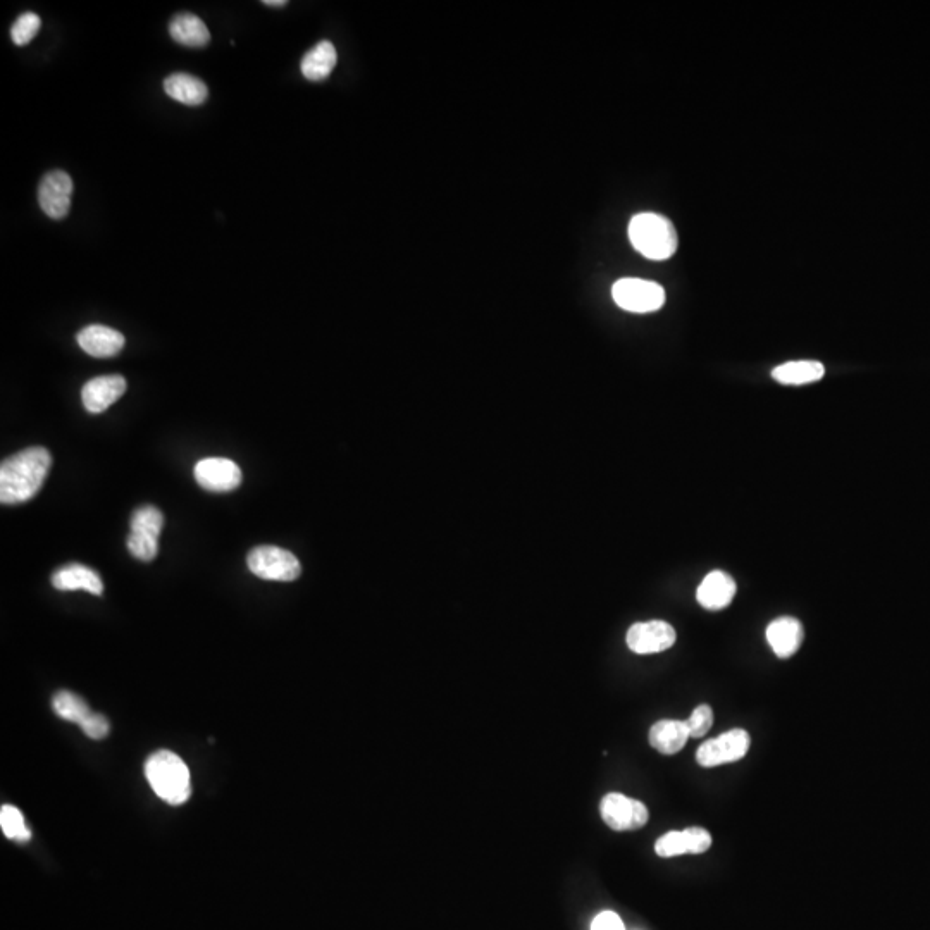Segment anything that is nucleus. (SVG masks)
<instances>
[{"mask_svg":"<svg viewBox=\"0 0 930 930\" xmlns=\"http://www.w3.org/2000/svg\"><path fill=\"white\" fill-rule=\"evenodd\" d=\"M49 450L31 447L14 453L0 465V502L4 505L25 503L37 495L50 471Z\"/></svg>","mask_w":930,"mask_h":930,"instance_id":"nucleus-1","label":"nucleus"},{"mask_svg":"<svg viewBox=\"0 0 930 930\" xmlns=\"http://www.w3.org/2000/svg\"><path fill=\"white\" fill-rule=\"evenodd\" d=\"M145 775L154 793L169 805H183L192 794L190 770L173 751H157L145 763Z\"/></svg>","mask_w":930,"mask_h":930,"instance_id":"nucleus-2","label":"nucleus"},{"mask_svg":"<svg viewBox=\"0 0 930 930\" xmlns=\"http://www.w3.org/2000/svg\"><path fill=\"white\" fill-rule=\"evenodd\" d=\"M629 240L639 254L651 261H665L676 254L677 233L667 217L641 212L629 223Z\"/></svg>","mask_w":930,"mask_h":930,"instance_id":"nucleus-3","label":"nucleus"},{"mask_svg":"<svg viewBox=\"0 0 930 930\" xmlns=\"http://www.w3.org/2000/svg\"><path fill=\"white\" fill-rule=\"evenodd\" d=\"M247 565L252 574L266 581L290 583L302 572L298 558L279 546H257L248 553Z\"/></svg>","mask_w":930,"mask_h":930,"instance_id":"nucleus-4","label":"nucleus"},{"mask_svg":"<svg viewBox=\"0 0 930 930\" xmlns=\"http://www.w3.org/2000/svg\"><path fill=\"white\" fill-rule=\"evenodd\" d=\"M612 297L620 309L636 314H646L662 309L665 304V290L655 281L639 278L619 279L612 286Z\"/></svg>","mask_w":930,"mask_h":930,"instance_id":"nucleus-5","label":"nucleus"},{"mask_svg":"<svg viewBox=\"0 0 930 930\" xmlns=\"http://www.w3.org/2000/svg\"><path fill=\"white\" fill-rule=\"evenodd\" d=\"M750 743L748 732L744 729H732V731L720 734L719 738L710 739L701 744L696 751V762L707 769L739 762L746 757V753L750 750Z\"/></svg>","mask_w":930,"mask_h":930,"instance_id":"nucleus-6","label":"nucleus"},{"mask_svg":"<svg viewBox=\"0 0 930 930\" xmlns=\"http://www.w3.org/2000/svg\"><path fill=\"white\" fill-rule=\"evenodd\" d=\"M600 813L603 822L619 832L638 831L650 819L645 803L620 793H608L600 803Z\"/></svg>","mask_w":930,"mask_h":930,"instance_id":"nucleus-7","label":"nucleus"},{"mask_svg":"<svg viewBox=\"0 0 930 930\" xmlns=\"http://www.w3.org/2000/svg\"><path fill=\"white\" fill-rule=\"evenodd\" d=\"M73 190V180L66 171H50L38 186V204L50 219H64L71 209Z\"/></svg>","mask_w":930,"mask_h":930,"instance_id":"nucleus-8","label":"nucleus"},{"mask_svg":"<svg viewBox=\"0 0 930 930\" xmlns=\"http://www.w3.org/2000/svg\"><path fill=\"white\" fill-rule=\"evenodd\" d=\"M676 629L665 620L638 622L627 631L626 641L629 650L638 655H651L669 650L676 643Z\"/></svg>","mask_w":930,"mask_h":930,"instance_id":"nucleus-9","label":"nucleus"},{"mask_svg":"<svg viewBox=\"0 0 930 930\" xmlns=\"http://www.w3.org/2000/svg\"><path fill=\"white\" fill-rule=\"evenodd\" d=\"M195 479L204 490L224 493L242 484V469L233 460L212 457L195 465Z\"/></svg>","mask_w":930,"mask_h":930,"instance_id":"nucleus-10","label":"nucleus"},{"mask_svg":"<svg viewBox=\"0 0 930 930\" xmlns=\"http://www.w3.org/2000/svg\"><path fill=\"white\" fill-rule=\"evenodd\" d=\"M712 836L710 832L701 827H689L684 831L667 832L658 837L655 843V853L662 858H672L681 855H701L710 850Z\"/></svg>","mask_w":930,"mask_h":930,"instance_id":"nucleus-11","label":"nucleus"},{"mask_svg":"<svg viewBox=\"0 0 930 930\" xmlns=\"http://www.w3.org/2000/svg\"><path fill=\"white\" fill-rule=\"evenodd\" d=\"M126 391V379L118 374L100 376L88 381L81 390V400L90 414H100L118 402Z\"/></svg>","mask_w":930,"mask_h":930,"instance_id":"nucleus-12","label":"nucleus"},{"mask_svg":"<svg viewBox=\"0 0 930 930\" xmlns=\"http://www.w3.org/2000/svg\"><path fill=\"white\" fill-rule=\"evenodd\" d=\"M76 340L88 355L97 357V359L114 357L124 347V336L116 329L102 326V324H90L87 328L81 329Z\"/></svg>","mask_w":930,"mask_h":930,"instance_id":"nucleus-13","label":"nucleus"},{"mask_svg":"<svg viewBox=\"0 0 930 930\" xmlns=\"http://www.w3.org/2000/svg\"><path fill=\"white\" fill-rule=\"evenodd\" d=\"M803 638V626L794 617H779L767 627V641L779 658L793 657L800 650Z\"/></svg>","mask_w":930,"mask_h":930,"instance_id":"nucleus-14","label":"nucleus"},{"mask_svg":"<svg viewBox=\"0 0 930 930\" xmlns=\"http://www.w3.org/2000/svg\"><path fill=\"white\" fill-rule=\"evenodd\" d=\"M736 595V583L726 572L713 571L701 581L696 598L707 610H722L729 607Z\"/></svg>","mask_w":930,"mask_h":930,"instance_id":"nucleus-15","label":"nucleus"},{"mask_svg":"<svg viewBox=\"0 0 930 930\" xmlns=\"http://www.w3.org/2000/svg\"><path fill=\"white\" fill-rule=\"evenodd\" d=\"M52 584H54V588L59 589V591H76V589H83V591L92 593V595L95 596H100L104 593V583H102L99 574L93 571V569H90V567H87V565H64L62 569L54 572Z\"/></svg>","mask_w":930,"mask_h":930,"instance_id":"nucleus-16","label":"nucleus"},{"mask_svg":"<svg viewBox=\"0 0 930 930\" xmlns=\"http://www.w3.org/2000/svg\"><path fill=\"white\" fill-rule=\"evenodd\" d=\"M689 734L688 724L684 720H660L653 724L650 729L651 748H655L658 753L672 757L686 746Z\"/></svg>","mask_w":930,"mask_h":930,"instance_id":"nucleus-17","label":"nucleus"},{"mask_svg":"<svg viewBox=\"0 0 930 930\" xmlns=\"http://www.w3.org/2000/svg\"><path fill=\"white\" fill-rule=\"evenodd\" d=\"M169 33L176 44L190 49H204L211 42V31L192 13L176 14L169 23Z\"/></svg>","mask_w":930,"mask_h":930,"instance_id":"nucleus-18","label":"nucleus"},{"mask_svg":"<svg viewBox=\"0 0 930 930\" xmlns=\"http://www.w3.org/2000/svg\"><path fill=\"white\" fill-rule=\"evenodd\" d=\"M164 90L171 99L185 106H202L209 97V90L204 81L188 73H174L168 76L164 81Z\"/></svg>","mask_w":930,"mask_h":930,"instance_id":"nucleus-19","label":"nucleus"},{"mask_svg":"<svg viewBox=\"0 0 930 930\" xmlns=\"http://www.w3.org/2000/svg\"><path fill=\"white\" fill-rule=\"evenodd\" d=\"M336 61H338V54H336L335 45L328 40H323L305 54L300 69L307 80L323 81L335 69Z\"/></svg>","mask_w":930,"mask_h":930,"instance_id":"nucleus-20","label":"nucleus"},{"mask_svg":"<svg viewBox=\"0 0 930 930\" xmlns=\"http://www.w3.org/2000/svg\"><path fill=\"white\" fill-rule=\"evenodd\" d=\"M825 367L817 360H794L775 367L772 378L781 385L801 386L824 378Z\"/></svg>","mask_w":930,"mask_h":930,"instance_id":"nucleus-21","label":"nucleus"},{"mask_svg":"<svg viewBox=\"0 0 930 930\" xmlns=\"http://www.w3.org/2000/svg\"><path fill=\"white\" fill-rule=\"evenodd\" d=\"M52 708L62 720H68L80 726L93 713L87 701L71 691H59L52 700Z\"/></svg>","mask_w":930,"mask_h":930,"instance_id":"nucleus-22","label":"nucleus"},{"mask_svg":"<svg viewBox=\"0 0 930 930\" xmlns=\"http://www.w3.org/2000/svg\"><path fill=\"white\" fill-rule=\"evenodd\" d=\"M162 526H164V515L161 510L155 509L154 505H143L131 515V533L147 534L159 540Z\"/></svg>","mask_w":930,"mask_h":930,"instance_id":"nucleus-23","label":"nucleus"},{"mask_svg":"<svg viewBox=\"0 0 930 930\" xmlns=\"http://www.w3.org/2000/svg\"><path fill=\"white\" fill-rule=\"evenodd\" d=\"M0 827H2L4 836L11 839V841H18V843L30 841L31 831L26 825L23 813L16 806H2V810H0Z\"/></svg>","mask_w":930,"mask_h":930,"instance_id":"nucleus-24","label":"nucleus"},{"mask_svg":"<svg viewBox=\"0 0 930 930\" xmlns=\"http://www.w3.org/2000/svg\"><path fill=\"white\" fill-rule=\"evenodd\" d=\"M38 30H40V18H38V14H21V16L16 19L13 28H11V38H13L14 44L23 47V45L30 44L31 40L37 35Z\"/></svg>","mask_w":930,"mask_h":930,"instance_id":"nucleus-25","label":"nucleus"},{"mask_svg":"<svg viewBox=\"0 0 930 930\" xmlns=\"http://www.w3.org/2000/svg\"><path fill=\"white\" fill-rule=\"evenodd\" d=\"M126 545H128L131 555L137 557L138 560H142V562L154 560L157 553H159V540H155V538L147 536V534L130 533Z\"/></svg>","mask_w":930,"mask_h":930,"instance_id":"nucleus-26","label":"nucleus"},{"mask_svg":"<svg viewBox=\"0 0 930 930\" xmlns=\"http://www.w3.org/2000/svg\"><path fill=\"white\" fill-rule=\"evenodd\" d=\"M691 738H703L713 726V710L710 705H700L686 720Z\"/></svg>","mask_w":930,"mask_h":930,"instance_id":"nucleus-27","label":"nucleus"},{"mask_svg":"<svg viewBox=\"0 0 930 930\" xmlns=\"http://www.w3.org/2000/svg\"><path fill=\"white\" fill-rule=\"evenodd\" d=\"M81 729L87 734L88 738L95 739V741H100V739L107 738L109 734V720L102 715V713H92L83 724H81Z\"/></svg>","mask_w":930,"mask_h":930,"instance_id":"nucleus-28","label":"nucleus"},{"mask_svg":"<svg viewBox=\"0 0 930 930\" xmlns=\"http://www.w3.org/2000/svg\"><path fill=\"white\" fill-rule=\"evenodd\" d=\"M591 930H626L619 915L614 912H602L596 915Z\"/></svg>","mask_w":930,"mask_h":930,"instance_id":"nucleus-29","label":"nucleus"},{"mask_svg":"<svg viewBox=\"0 0 930 930\" xmlns=\"http://www.w3.org/2000/svg\"><path fill=\"white\" fill-rule=\"evenodd\" d=\"M264 6L269 7H285L286 0H264Z\"/></svg>","mask_w":930,"mask_h":930,"instance_id":"nucleus-30","label":"nucleus"}]
</instances>
